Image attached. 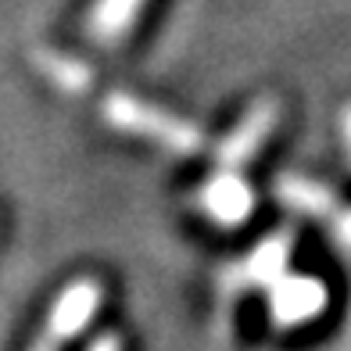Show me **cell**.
Segmentation results:
<instances>
[{"mask_svg": "<svg viewBox=\"0 0 351 351\" xmlns=\"http://www.w3.org/2000/svg\"><path fill=\"white\" fill-rule=\"evenodd\" d=\"M101 111H104V122L111 125V130H122V133H133L140 140H151L169 154H197L204 147V133L194 122L172 115V111H165V108L143 104V101L133 97V93H111V97L101 104Z\"/></svg>", "mask_w": 351, "mask_h": 351, "instance_id": "1", "label": "cell"}, {"mask_svg": "<svg viewBox=\"0 0 351 351\" xmlns=\"http://www.w3.org/2000/svg\"><path fill=\"white\" fill-rule=\"evenodd\" d=\"M287 265H291V233H273L222 273V291L226 294L269 291L287 273Z\"/></svg>", "mask_w": 351, "mask_h": 351, "instance_id": "2", "label": "cell"}, {"mask_svg": "<svg viewBox=\"0 0 351 351\" xmlns=\"http://www.w3.org/2000/svg\"><path fill=\"white\" fill-rule=\"evenodd\" d=\"M101 283L97 280H75L58 294L47 315V333L36 341V348H51V344H65L83 330L101 308Z\"/></svg>", "mask_w": 351, "mask_h": 351, "instance_id": "3", "label": "cell"}, {"mask_svg": "<svg viewBox=\"0 0 351 351\" xmlns=\"http://www.w3.org/2000/svg\"><path fill=\"white\" fill-rule=\"evenodd\" d=\"M276 119H280V108L276 101H254L241 122L222 136V143L215 147V162L219 169H241L247 165L254 154L262 151V143L269 140V133L276 130Z\"/></svg>", "mask_w": 351, "mask_h": 351, "instance_id": "4", "label": "cell"}, {"mask_svg": "<svg viewBox=\"0 0 351 351\" xmlns=\"http://www.w3.org/2000/svg\"><path fill=\"white\" fill-rule=\"evenodd\" d=\"M326 308V287L315 276H280L269 287V315L276 326H301Z\"/></svg>", "mask_w": 351, "mask_h": 351, "instance_id": "5", "label": "cell"}, {"mask_svg": "<svg viewBox=\"0 0 351 351\" xmlns=\"http://www.w3.org/2000/svg\"><path fill=\"white\" fill-rule=\"evenodd\" d=\"M197 208L219 226H241L254 208V194L237 169H219L197 190Z\"/></svg>", "mask_w": 351, "mask_h": 351, "instance_id": "6", "label": "cell"}, {"mask_svg": "<svg viewBox=\"0 0 351 351\" xmlns=\"http://www.w3.org/2000/svg\"><path fill=\"white\" fill-rule=\"evenodd\" d=\"M276 197L287 204V208H294L301 215H323V219H333L337 215V194L319 183V180H308V176H283L276 183Z\"/></svg>", "mask_w": 351, "mask_h": 351, "instance_id": "7", "label": "cell"}, {"mask_svg": "<svg viewBox=\"0 0 351 351\" xmlns=\"http://www.w3.org/2000/svg\"><path fill=\"white\" fill-rule=\"evenodd\" d=\"M140 8H143V0H93L90 19H86L90 36L97 43H104V47L122 43L125 33L133 29Z\"/></svg>", "mask_w": 351, "mask_h": 351, "instance_id": "8", "label": "cell"}, {"mask_svg": "<svg viewBox=\"0 0 351 351\" xmlns=\"http://www.w3.org/2000/svg\"><path fill=\"white\" fill-rule=\"evenodd\" d=\"M36 65L58 90H65V93H83L93 83V72L86 65H79V61H72V58H61V54H51V51H40Z\"/></svg>", "mask_w": 351, "mask_h": 351, "instance_id": "9", "label": "cell"}, {"mask_svg": "<svg viewBox=\"0 0 351 351\" xmlns=\"http://www.w3.org/2000/svg\"><path fill=\"white\" fill-rule=\"evenodd\" d=\"M333 230H337V241L351 251V212L337 208V215H333Z\"/></svg>", "mask_w": 351, "mask_h": 351, "instance_id": "10", "label": "cell"}, {"mask_svg": "<svg viewBox=\"0 0 351 351\" xmlns=\"http://www.w3.org/2000/svg\"><path fill=\"white\" fill-rule=\"evenodd\" d=\"M341 136H344V151H348V162H351V104L341 111Z\"/></svg>", "mask_w": 351, "mask_h": 351, "instance_id": "11", "label": "cell"}, {"mask_svg": "<svg viewBox=\"0 0 351 351\" xmlns=\"http://www.w3.org/2000/svg\"><path fill=\"white\" fill-rule=\"evenodd\" d=\"M122 341L119 337H97V341H90V351H97V348H119Z\"/></svg>", "mask_w": 351, "mask_h": 351, "instance_id": "12", "label": "cell"}]
</instances>
